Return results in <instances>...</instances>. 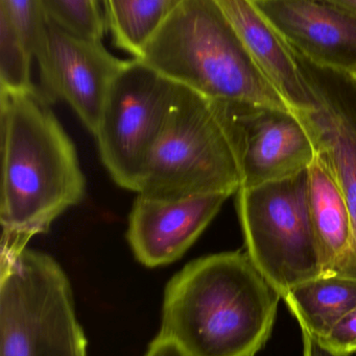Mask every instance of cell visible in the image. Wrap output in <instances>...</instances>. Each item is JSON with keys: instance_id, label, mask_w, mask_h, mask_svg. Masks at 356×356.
Listing matches in <instances>:
<instances>
[{"instance_id": "15", "label": "cell", "mask_w": 356, "mask_h": 356, "mask_svg": "<svg viewBox=\"0 0 356 356\" xmlns=\"http://www.w3.org/2000/svg\"><path fill=\"white\" fill-rule=\"evenodd\" d=\"M282 299L301 328L323 339L356 309V280L321 275L295 286Z\"/></svg>"}, {"instance_id": "6", "label": "cell", "mask_w": 356, "mask_h": 356, "mask_svg": "<svg viewBox=\"0 0 356 356\" xmlns=\"http://www.w3.org/2000/svg\"><path fill=\"white\" fill-rule=\"evenodd\" d=\"M247 254L282 297L323 275L311 223L307 170L238 192Z\"/></svg>"}, {"instance_id": "8", "label": "cell", "mask_w": 356, "mask_h": 356, "mask_svg": "<svg viewBox=\"0 0 356 356\" xmlns=\"http://www.w3.org/2000/svg\"><path fill=\"white\" fill-rule=\"evenodd\" d=\"M35 60L46 99L66 102L94 136L107 93L125 60L102 40L73 33L50 17Z\"/></svg>"}, {"instance_id": "7", "label": "cell", "mask_w": 356, "mask_h": 356, "mask_svg": "<svg viewBox=\"0 0 356 356\" xmlns=\"http://www.w3.org/2000/svg\"><path fill=\"white\" fill-rule=\"evenodd\" d=\"M181 85L138 58L125 60L111 83L94 138L112 179L137 192Z\"/></svg>"}, {"instance_id": "23", "label": "cell", "mask_w": 356, "mask_h": 356, "mask_svg": "<svg viewBox=\"0 0 356 356\" xmlns=\"http://www.w3.org/2000/svg\"><path fill=\"white\" fill-rule=\"evenodd\" d=\"M334 1L356 13V0H334Z\"/></svg>"}, {"instance_id": "19", "label": "cell", "mask_w": 356, "mask_h": 356, "mask_svg": "<svg viewBox=\"0 0 356 356\" xmlns=\"http://www.w3.org/2000/svg\"><path fill=\"white\" fill-rule=\"evenodd\" d=\"M0 10L14 23L35 58L43 46L49 18L43 0H0Z\"/></svg>"}, {"instance_id": "5", "label": "cell", "mask_w": 356, "mask_h": 356, "mask_svg": "<svg viewBox=\"0 0 356 356\" xmlns=\"http://www.w3.org/2000/svg\"><path fill=\"white\" fill-rule=\"evenodd\" d=\"M0 356H87L70 282L46 253L1 254Z\"/></svg>"}, {"instance_id": "21", "label": "cell", "mask_w": 356, "mask_h": 356, "mask_svg": "<svg viewBox=\"0 0 356 356\" xmlns=\"http://www.w3.org/2000/svg\"><path fill=\"white\" fill-rule=\"evenodd\" d=\"M301 330H302L303 356H351L330 348L319 338L314 336L304 328Z\"/></svg>"}, {"instance_id": "11", "label": "cell", "mask_w": 356, "mask_h": 356, "mask_svg": "<svg viewBox=\"0 0 356 356\" xmlns=\"http://www.w3.org/2000/svg\"><path fill=\"white\" fill-rule=\"evenodd\" d=\"M304 64L317 106L313 112L296 113L311 131L318 156L344 194L356 247V81L346 73L317 68L307 60Z\"/></svg>"}, {"instance_id": "20", "label": "cell", "mask_w": 356, "mask_h": 356, "mask_svg": "<svg viewBox=\"0 0 356 356\" xmlns=\"http://www.w3.org/2000/svg\"><path fill=\"white\" fill-rule=\"evenodd\" d=\"M320 340L334 350L350 355L356 353V309L347 314L325 338Z\"/></svg>"}, {"instance_id": "3", "label": "cell", "mask_w": 356, "mask_h": 356, "mask_svg": "<svg viewBox=\"0 0 356 356\" xmlns=\"http://www.w3.org/2000/svg\"><path fill=\"white\" fill-rule=\"evenodd\" d=\"M134 58L212 102L292 110L215 0H184Z\"/></svg>"}, {"instance_id": "17", "label": "cell", "mask_w": 356, "mask_h": 356, "mask_svg": "<svg viewBox=\"0 0 356 356\" xmlns=\"http://www.w3.org/2000/svg\"><path fill=\"white\" fill-rule=\"evenodd\" d=\"M33 56L8 15L0 10V93H33Z\"/></svg>"}, {"instance_id": "2", "label": "cell", "mask_w": 356, "mask_h": 356, "mask_svg": "<svg viewBox=\"0 0 356 356\" xmlns=\"http://www.w3.org/2000/svg\"><path fill=\"white\" fill-rule=\"evenodd\" d=\"M280 298L247 253L200 257L167 284L158 336L188 356H256L271 337Z\"/></svg>"}, {"instance_id": "9", "label": "cell", "mask_w": 356, "mask_h": 356, "mask_svg": "<svg viewBox=\"0 0 356 356\" xmlns=\"http://www.w3.org/2000/svg\"><path fill=\"white\" fill-rule=\"evenodd\" d=\"M222 106L238 144L242 188L286 179L307 170L315 161L318 152L313 136L294 111Z\"/></svg>"}, {"instance_id": "12", "label": "cell", "mask_w": 356, "mask_h": 356, "mask_svg": "<svg viewBox=\"0 0 356 356\" xmlns=\"http://www.w3.org/2000/svg\"><path fill=\"white\" fill-rule=\"evenodd\" d=\"M230 196L212 194L160 200L137 195L127 232L136 259L146 267L156 268L181 259Z\"/></svg>"}, {"instance_id": "24", "label": "cell", "mask_w": 356, "mask_h": 356, "mask_svg": "<svg viewBox=\"0 0 356 356\" xmlns=\"http://www.w3.org/2000/svg\"><path fill=\"white\" fill-rule=\"evenodd\" d=\"M348 74L350 75V76L353 77V79L356 81V69L355 70L351 71V72L348 73Z\"/></svg>"}, {"instance_id": "13", "label": "cell", "mask_w": 356, "mask_h": 356, "mask_svg": "<svg viewBox=\"0 0 356 356\" xmlns=\"http://www.w3.org/2000/svg\"><path fill=\"white\" fill-rule=\"evenodd\" d=\"M249 54L295 112H313L317 98L304 60L253 0H215Z\"/></svg>"}, {"instance_id": "22", "label": "cell", "mask_w": 356, "mask_h": 356, "mask_svg": "<svg viewBox=\"0 0 356 356\" xmlns=\"http://www.w3.org/2000/svg\"><path fill=\"white\" fill-rule=\"evenodd\" d=\"M144 356H188L176 344L169 339L157 338L153 341L152 344L148 347V353Z\"/></svg>"}, {"instance_id": "4", "label": "cell", "mask_w": 356, "mask_h": 356, "mask_svg": "<svg viewBox=\"0 0 356 356\" xmlns=\"http://www.w3.org/2000/svg\"><path fill=\"white\" fill-rule=\"evenodd\" d=\"M238 144L224 106L181 86L137 195L179 200L242 188Z\"/></svg>"}, {"instance_id": "14", "label": "cell", "mask_w": 356, "mask_h": 356, "mask_svg": "<svg viewBox=\"0 0 356 356\" xmlns=\"http://www.w3.org/2000/svg\"><path fill=\"white\" fill-rule=\"evenodd\" d=\"M307 175L309 211L323 275L355 278V229L344 194L318 154L307 169Z\"/></svg>"}, {"instance_id": "16", "label": "cell", "mask_w": 356, "mask_h": 356, "mask_svg": "<svg viewBox=\"0 0 356 356\" xmlns=\"http://www.w3.org/2000/svg\"><path fill=\"white\" fill-rule=\"evenodd\" d=\"M184 0H102L106 26L119 49L139 56L148 40Z\"/></svg>"}, {"instance_id": "18", "label": "cell", "mask_w": 356, "mask_h": 356, "mask_svg": "<svg viewBox=\"0 0 356 356\" xmlns=\"http://www.w3.org/2000/svg\"><path fill=\"white\" fill-rule=\"evenodd\" d=\"M48 16L73 33L102 40L106 21L98 0H43Z\"/></svg>"}, {"instance_id": "10", "label": "cell", "mask_w": 356, "mask_h": 356, "mask_svg": "<svg viewBox=\"0 0 356 356\" xmlns=\"http://www.w3.org/2000/svg\"><path fill=\"white\" fill-rule=\"evenodd\" d=\"M253 1L303 60L334 72L355 70L356 13L334 0Z\"/></svg>"}, {"instance_id": "1", "label": "cell", "mask_w": 356, "mask_h": 356, "mask_svg": "<svg viewBox=\"0 0 356 356\" xmlns=\"http://www.w3.org/2000/svg\"><path fill=\"white\" fill-rule=\"evenodd\" d=\"M1 254L46 234L85 197L75 144L41 90L0 93Z\"/></svg>"}]
</instances>
